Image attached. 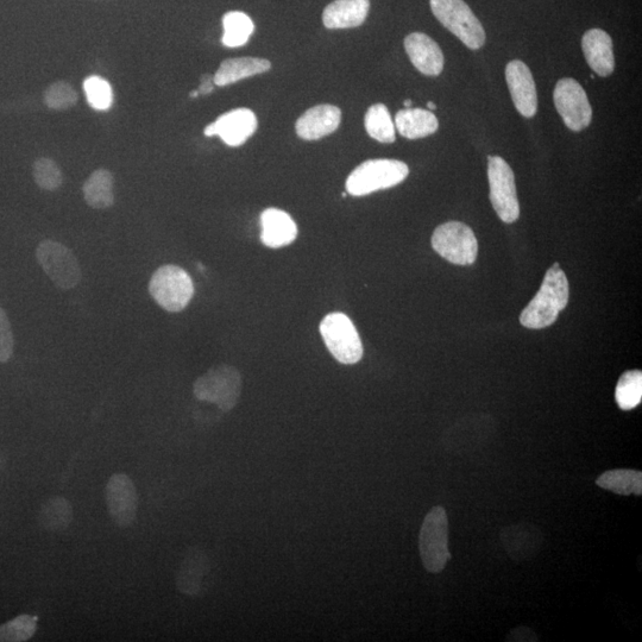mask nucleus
<instances>
[{"label": "nucleus", "instance_id": "nucleus-14", "mask_svg": "<svg viewBox=\"0 0 642 642\" xmlns=\"http://www.w3.org/2000/svg\"><path fill=\"white\" fill-rule=\"evenodd\" d=\"M506 79L516 110L526 118L534 117L538 110V94L530 68L519 60L509 62Z\"/></svg>", "mask_w": 642, "mask_h": 642}, {"label": "nucleus", "instance_id": "nucleus-18", "mask_svg": "<svg viewBox=\"0 0 642 642\" xmlns=\"http://www.w3.org/2000/svg\"><path fill=\"white\" fill-rule=\"evenodd\" d=\"M582 48L588 65L593 71L606 78L615 69L612 37L601 29H591L584 34Z\"/></svg>", "mask_w": 642, "mask_h": 642}, {"label": "nucleus", "instance_id": "nucleus-28", "mask_svg": "<svg viewBox=\"0 0 642 642\" xmlns=\"http://www.w3.org/2000/svg\"><path fill=\"white\" fill-rule=\"evenodd\" d=\"M364 125L368 135L374 140L381 143L395 142V124L386 105L375 104L369 107Z\"/></svg>", "mask_w": 642, "mask_h": 642}, {"label": "nucleus", "instance_id": "nucleus-36", "mask_svg": "<svg viewBox=\"0 0 642 642\" xmlns=\"http://www.w3.org/2000/svg\"><path fill=\"white\" fill-rule=\"evenodd\" d=\"M213 88H214V80L212 75L210 74L204 75V77L201 78V85L198 88V92L200 96H206V94L212 93Z\"/></svg>", "mask_w": 642, "mask_h": 642}, {"label": "nucleus", "instance_id": "nucleus-38", "mask_svg": "<svg viewBox=\"0 0 642 642\" xmlns=\"http://www.w3.org/2000/svg\"><path fill=\"white\" fill-rule=\"evenodd\" d=\"M199 96H200V94H199L198 90H195V91L190 93V97L191 98H198Z\"/></svg>", "mask_w": 642, "mask_h": 642}, {"label": "nucleus", "instance_id": "nucleus-4", "mask_svg": "<svg viewBox=\"0 0 642 642\" xmlns=\"http://www.w3.org/2000/svg\"><path fill=\"white\" fill-rule=\"evenodd\" d=\"M149 293L163 310L178 313L190 305L194 285L186 270L174 264H166L151 276Z\"/></svg>", "mask_w": 642, "mask_h": 642}, {"label": "nucleus", "instance_id": "nucleus-17", "mask_svg": "<svg viewBox=\"0 0 642 642\" xmlns=\"http://www.w3.org/2000/svg\"><path fill=\"white\" fill-rule=\"evenodd\" d=\"M503 547L515 562L538 555L544 543L543 533L533 524L512 525L501 533Z\"/></svg>", "mask_w": 642, "mask_h": 642}, {"label": "nucleus", "instance_id": "nucleus-21", "mask_svg": "<svg viewBox=\"0 0 642 642\" xmlns=\"http://www.w3.org/2000/svg\"><path fill=\"white\" fill-rule=\"evenodd\" d=\"M270 68H272V64L264 59L237 58L225 60L213 77L214 85L224 87L236 84L243 79L266 73Z\"/></svg>", "mask_w": 642, "mask_h": 642}, {"label": "nucleus", "instance_id": "nucleus-35", "mask_svg": "<svg viewBox=\"0 0 642 642\" xmlns=\"http://www.w3.org/2000/svg\"><path fill=\"white\" fill-rule=\"evenodd\" d=\"M507 641H538L537 635L528 627L513 629L507 637Z\"/></svg>", "mask_w": 642, "mask_h": 642}, {"label": "nucleus", "instance_id": "nucleus-39", "mask_svg": "<svg viewBox=\"0 0 642 642\" xmlns=\"http://www.w3.org/2000/svg\"><path fill=\"white\" fill-rule=\"evenodd\" d=\"M404 105H405L406 109H408V107H411V106H412V100H409V99H408V100H406V102L404 103Z\"/></svg>", "mask_w": 642, "mask_h": 642}, {"label": "nucleus", "instance_id": "nucleus-30", "mask_svg": "<svg viewBox=\"0 0 642 642\" xmlns=\"http://www.w3.org/2000/svg\"><path fill=\"white\" fill-rule=\"evenodd\" d=\"M87 103L96 111L110 110L113 104V91L109 81L92 75L84 81Z\"/></svg>", "mask_w": 642, "mask_h": 642}, {"label": "nucleus", "instance_id": "nucleus-5", "mask_svg": "<svg viewBox=\"0 0 642 642\" xmlns=\"http://www.w3.org/2000/svg\"><path fill=\"white\" fill-rule=\"evenodd\" d=\"M433 15L472 50L486 43V31L464 0H430Z\"/></svg>", "mask_w": 642, "mask_h": 642}, {"label": "nucleus", "instance_id": "nucleus-10", "mask_svg": "<svg viewBox=\"0 0 642 642\" xmlns=\"http://www.w3.org/2000/svg\"><path fill=\"white\" fill-rule=\"evenodd\" d=\"M488 179L490 201L502 222L513 224L520 217V204L516 194L512 168L500 156H489Z\"/></svg>", "mask_w": 642, "mask_h": 642}, {"label": "nucleus", "instance_id": "nucleus-7", "mask_svg": "<svg viewBox=\"0 0 642 642\" xmlns=\"http://www.w3.org/2000/svg\"><path fill=\"white\" fill-rule=\"evenodd\" d=\"M36 260L61 291H71L83 278L78 258L66 245L46 239L36 249Z\"/></svg>", "mask_w": 642, "mask_h": 642}, {"label": "nucleus", "instance_id": "nucleus-33", "mask_svg": "<svg viewBox=\"0 0 642 642\" xmlns=\"http://www.w3.org/2000/svg\"><path fill=\"white\" fill-rule=\"evenodd\" d=\"M44 102H46L49 109H71L78 103V93L65 81H58V83L47 88L46 93H44Z\"/></svg>", "mask_w": 642, "mask_h": 642}, {"label": "nucleus", "instance_id": "nucleus-26", "mask_svg": "<svg viewBox=\"0 0 642 642\" xmlns=\"http://www.w3.org/2000/svg\"><path fill=\"white\" fill-rule=\"evenodd\" d=\"M597 486L622 496L642 494V474L639 470L616 469L603 472L596 480Z\"/></svg>", "mask_w": 642, "mask_h": 642}, {"label": "nucleus", "instance_id": "nucleus-29", "mask_svg": "<svg viewBox=\"0 0 642 642\" xmlns=\"http://www.w3.org/2000/svg\"><path fill=\"white\" fill-rule=\"evenodd\" d=\"M616 404L622 411H631L641 404L642 373L641 370L626 371L622 374L615 390Z\"/></svg>", "mask_w": 642, "mask_h": 642}, {"label": "nucleus", "instance_id": "nucleus-37", "mask_svg": "<svg viewBox=\"0 0 642 642\" xmlns=\"http://www.w3.org/2000/svg\"><path fill=\"white\" fill-rule=\"evenodd\" d=\"M427 107H428V110H436L437 109V105L432 103V102H428L427 103Z\"/></svg>", "mask_w": 642, "mask_h": 642}, {"label": "nucleus", "instance_id": "nucleus-31", "mask_svg": "<svg viewBox=\"0 0 642 642\" xmlns=\"http://www.w3.org/2000/svg\"><path fill=\"white\" fill-rule=\"evenodd\" d=\"M33 175L36 185L44 191H58L64 184V175L58 163L48 157H41L34 163Z\"/></svg>", "mask_w": 642, "mask_h": 642}, {"label": "nucleus", "instance_id": "nucleus-3", "mask_svg": "<svg viewBox=\"0 0 642 642\" xmlns=\"http://www.w3.org/2000/svg\"><path fill=\"white\" fill-rule=\"evenodd\" d=\"M408 174L405 162L387 159L365 161L349 175L346 191L352 197H364L401 184Z\"/></svg>", "mask_w": 642, "mask_h": 642}, {"label": "nucleus", "instance_id": "nucleus-6", "mask_svg": "<svg viewBox=\"0 0 642 642\" xmlns=\"http://www.w3.org/2000/svg\"><path fill=\"white\" fill-rule=\"evenodd\" d=\"M193 392L198 400L211 402L223 412H230L241 396V374L231 365H218L194 382Z\"/></svg>", "mask_w": 642, "mask_h": 642}, {"label": "nucleus", "instance_id": "nucleus-8", "mask_svg": "<svg viewBox=\"0 0 642 642\" xmlns=\"http://www.w3.org/2000/svg\"><path fill=\"white\" fill-rule=\"evenodd\" d=\"M327 349L338 362L355 364L363 357V345L354 323L344 313H331L320 324Z\"/></svg>", "mask_w": 642, "mask_h": 642}, {"label": "nucleus", "instance_id": "nucleus-27", "mask_svg": "<svg viewBox=\"0 0 642 642\" xmlns=\"http://www.w3.org/2000/svg\"><path fill=\"white\" fill-rule=\"evenodd\" d=\"M224 35L222 42L225 47L238 48L247 44L253 35L255 24L244 12L231 11L223 17Z\"/></svg>", "mask_w": 642, "mask_h": 642}, {"label": "nucleus", "instance_id": "nucleus-12", "mask_svg": "<svg viewBox=\"0 0 642 642\" xmlns=\"http://www.w3.org/2000/svg\"><path fill=\"white\" fill-rule=\"evenodd\" d=\"M105 500L110 518L119 528H128L136 519L138 495L131 478L125 474L110 477L105 487Z\"/></svg>", "mask_w": 642, "mask_h": 642}, {"label": "nucleus", "instance_id": "nucleus-15", "mask_svg": "<svg viewBox=\"0 0 642 642\" xmlns=\"http://www.w3.org/2000/svg\"><path fill=\"white\" fill-rule=\"evenodd\" d=\"M342 121V112L337 106L319 105L307 110L295 125L302 140L317 141L335 132Z\"/></svg>", "mask_w": 642, "mask_h": 642}, {"label": "nucleus", "instance_id": "nucleus-13", "mask_svg": "<svg viewBox=\"0 0 642 642\" xmlns=\"http://www.w3.org/2000/svg\"><path fill=\"white\" fill-rule=\"evenodd\" d=\"M257 130V118L249 109H236L224 113L216 122L207 125V137L219 136L229 147H241Z\"/></svg>", "mask_w": 642, "mask_h": 642}, {"label": "nucleus", "instance_id": "nucleus-32", "mask_svg": "<svg viewBox=\"0 0 642 642\" xmlns=\"http://www.w3.org/2000/svg\"><path fill=\"white\" fill-rule=\"evenodd\" d=\"M37 618L31 615L17 616L16 619L0 626V642H24L34 637Z\"/></svg>", "mask_w": 642, "mask_h": 642}, {"label": "nucleus", "instance_id": "nucleus-22", "mask_svg": "<svg viewBox=\"0 0 642 642\" xmlns=\"http://www.w3.org/2000/svg\"><path fill=\"white\" fill-rule=\"evenodd\" d=\"M395 127L408 140H418L437 132L439 122L431 111L408 107L396 113Z\"/></svg>", "mask_w": 642, "mask_h": 642}, {"label": "nucleus", "instance_id": "nucleus-34", "mask_svg": "<svg viewBox=\"0 0 642 642\" xmlns=\"http://www.w3.org/2000/svg\"><path fill=\"white\" fill-rule=\"evenodd\" d=\"M15 351V336L8 314L0 307V363H8Z\"/></svg>", "mask_w": 642, "mask_h": 642}, {"label": "nucleus", "instance_id": "nucleus-20", "mask_svg": "<svg viewBox=\"0 0 642 642\" xmlns=\"http://www.w3.org/2000/svg\"><path fill=\"white\" fill-rule=\"evenodd\" d=\"M369 0H336L326 6L323 22L327 29L357 28L367 20Z\"/></svg>", "mask_w": 642, "mask_h": 642}, {"label": "nucleus", "instance_id": "nucleus-1", "mask_svg": "<svg viewBox=\"0 0 642 642\" xmlns=\"http://www.w3.org/2000/svg\"><path fill=\"white\" fill-rule=\"evenodd\" d=\"M570 287L558 263L547 270L543 285L520 316V323L527 329L540 330L555 324L559 313L568 306Z\"/></svg>", "mask_w": 642, "mask_h": 642}, {"label": "nucleus", "instance_id": "nucleus-16", "mask_svg": "<svg viewBox=\"0 0 642 642\" xmlns=\"http://www.w3.org/2000/svg\"><path fill=\"white\" fill-rule=\"evenodd\" d=\"M405 49L412 64L420 73L437 77L444 69V54L436 41L423 33L409 34Z\"/></svg>", "mask_w": 642, "mask_h": 642}, {"label": "nucleus", "instance_id": "nucleus-19", "mask_svg": "<svg viewBox=\"0 0 642 642\" xmlns=\"http://www.w3.org/2000/svg\"><path fill=\"white\" fill-rule=\"evenodd\" d=\"M261 241L266 247H286L298 236V226L285 211L267 209L261 214Z\"/></svg>", "mask_w": 642, "mask_h": 642}, {"label": "nucleus", "instance_id": "nucleus-25", "mask_svg": "<svg viewBox=\"0 0 642 642\" xmlns=\"http://www.w3.org/2000/svg\"><path fill=\"white\" fill-rule=\"evenodd\" d=\"M73 521V507L65 497L55 496L44 502L39 512L42 528L50 533L65 532Z\"/></svg>", "mask_w": 642, "mask_h": 642}, {"label": "nucleus", "instance_id": "nucleus-24", "mask_svg": "<svg viewBox=\"0 0 642 642\" xmlns=\"http://www.w3.org/2000/svg\"><path fill=\"white\" fill-rule=\"evenodd\" d=\"M115 179L107 169L93 172L84 184L83 193L86 204L94 210L109 209L115 204Z\"/></svg>", "mask_w": 642, "mask_h": 642}, {"label": "nucleus", "instance_id": "nucleus-2", "mask_svg": "<svg viewBox=\"0 0 642 642\" xmlns=\"http://www.w3.org/2000/svg\"><path fill=\"white\" fill-rule=\"evenodd\" d=\"M421 562L430 574H440L451 559L449 519L443 507H433L426 515L419 534Z\"/></svg>", "mask_w": 642, "mask_h": 642}, {"label": "nucleus", "instance_id": "nucleus-23", "mask_svg": "<svg viewBox=\"0 0 642 642\" xmlns=\"http://www.w3.org/2000/svg\"><path fill=\"white\" fill-rule=\"evenodd\" d=\"M209 571V559L203 551L188 553L181 564L176 585L180 593L188 596H198L203 587V579Z\"/></svg>", "mask_w": 642, "mask_h": 642}, {"label": "nucleus", "instance_id": "nucleus-11", "mask_svg": "<svg viewBox=\"0 0 642 642\" xmlns=\"http://www.w3.org/2000/svg\"><path fill=\"white\" fill-rule=\"evenodd\" d=\"M556 109L566 127L572 131L587 129L593 118V110L584 88L575 79L559 80L553 93Z\"/></svg>", "mask_w": 642, "mask_h": 642}, {"label": "nucleus", "instance_id": "nucleus-9", "mask_svg": "<svg viewBox=\"0 0 642 642\" xmlns=\"http://www.w3.org/2000/svg\"><path fill=\"white\" fill-rule=\"evenodd\" d=\"M432 247L440 256L457 266H470L477 260V238L468 225L449 222L433 232Z\"/></svg>", "mask_w": 642, "mask_h": 642}]
</instances>
